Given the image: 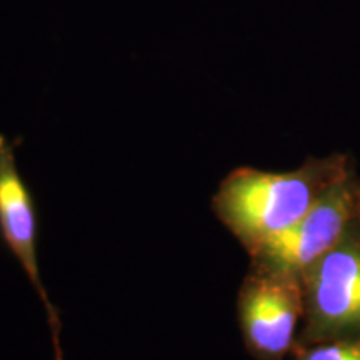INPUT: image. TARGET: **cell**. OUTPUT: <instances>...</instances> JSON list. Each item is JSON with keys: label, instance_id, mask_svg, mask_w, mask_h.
<instances>
[{"label": "cell", "instance_id": "obj_3", "mask_svg": "<svg viewBox=\"0 0 360 360\" xmlns=\"http://www.w3.org/2000/svg\"><path fill=\"white\" fill-rule=\"evenodd\" d=\"M304 315L302 278L250 267L237 294V321L254 360H287Z\"/></svg>", "mask_w": 360, "mask_h": 360}, {"label": "cell", "instance_id": "obj_1", "mask_svg": "<svg viewBox=\"0 0 360 360\" xmlns=\"http://www.w3.org/2000/svg\"><path fill=\"white\" fill-rule=\"evenodd\" d=\"M354 169L352 157L340 152L322 159L307 157L299 169L285 172L244 165L222 179L210 209L250 255L289 231Z\"/></svg>", "mask_w": 360, "mask_h": 360}, {"label": "cell", "instance_id": "obj_7", "mask_svg": "<svg viewBox=\"0 0 360 360\" xmlns=\"http://www.w3.org/2000/svg\"><path fill=\"white\" fill-rule=\"evenodd\" d=\"M355 220H357V224L360 227V184L357 188V195H355Z\"/></svg>", "mask_w": 360, "mask_h": 360}, {"label": "cell", "instance_id": "obj_4", "mask_svg": "<svg viewBox=\"0 0 360 360\" xmlns=\"http://www.w3.org/2000/svg\"><path fill=\"white\" fill-rule=\"evenodd\" d=\"M359 184L360 179L354 169L328 188L289 231L250 254V267L302 278L309 265L332 249L352 222Z\"/></svg>", "mask_w": 360, "mask_h": 360}, {"label": "cell", "instance_id": "obj_2", "mask_svg": "<svg viewBox=\"0 0 360 360\" xmlns=\"http://www.w3.org/2000/svg\"><path fill=\"white\" fill-rule=\"evenodd\" d=\"M304 315L297 345L360 340V227L355 220L302 274Z\"/></svg>", "mask_w": 360, "mask_h": 360}, {"label": "cell", "instance_id": "obj_5", "mask_svg": "<svg viewBox=\"0 0 360 360\" xmlns=\"http://www.w3.org/2000/svg\"><path fill=\"white\" fill-rule=\"evenodd\" d=\"M39 215L34 195L22 177L15 159V143L0 134V240L15 257L39 294L52 332L53 360H64L60 344L62 322L40 278Z\"/></svg>", "mask_w": 360, "mask_h": 360}, {"label": "cell", "instance_id": "obj_6", "mask_svg": "<svg viewBox=\"0 0 360 360\" xmlns=\"http://www.w3.org/2000/svg\"><path fill=\"white\" fill-rule=\"evenodd\" d=\"M287 360H360V340H332L297 345Z\"/></svg>", "mask_w": 360, "mask_h": 360}]
</instances>
